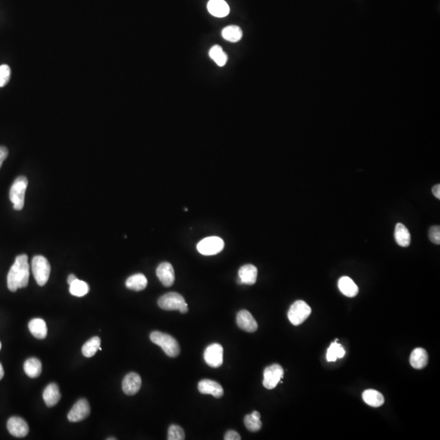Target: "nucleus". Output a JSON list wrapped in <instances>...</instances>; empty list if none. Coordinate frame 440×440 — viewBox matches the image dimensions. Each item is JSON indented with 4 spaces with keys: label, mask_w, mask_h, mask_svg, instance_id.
Wrapping results in <instances>:
<instances>
[{
    "label": "nucleus",
    "mask_w": 440,
    "mask_h": 440,
    "mask_svg": "<svg viewBox=\"0 0 440 440\" xmlns=\"http://www.w3.org/2000/svg\"><path fill=\"white\" fill-rule=\"evenodd\" d=\"M30 278V266L28 256L21 254L16 258L8 274V288L12 292H16L18 288H26L28 285Z\"/></svg>",
    "instance_id": "f257e3e1"
},
{
    "label": "nucleus",
    "mask_w": 440,
    "mask_h": 440,
    "mask_svg": "<svg viewBox=\"0 0 440 440\" xmlns=\"http://www.w3.org/2000/svg\"><path fill=\"white\" fill-rule=\"evenodd\" d=\"M150 340L154 344L160 346L168 356L174 358L180 354V345L175 338L167 333L159 331L153 332L150 334Z\"/></svg>",
    "instance_id": "f03ea898"
},
{
    "label": "nucleus",
    "mask_w": 440,
    "mask_h": 440,
    "mask_svg": "<svg viewBox=\"0 0 440 440\" xmlns=\"http://www.w3.org/2000/svg\"><path fill=\"white\" fill-rule=\"evenodd\" d=\"M159 308L165 311H179L181 313L188 312V304L180 294L171 292L163 295L158 302Z\"/></svg>",
    "instance_id": "7ed1b4c3"
},
{
    "label": "nucleus",
    "mask_w": 440,
    "mask_h": 440,
    "mask_svg": "<svg viewBox=\"0 0 440 440\" xmlns=\"http://www.w3.org/2000/svg\"><path fill=\"white\" fill-rule=\"evenodd\" d=\"M27 186H28V180L25 176H20L17 178L12 185L9 197L13 202V208L16 210H21L23 209Z\"/></svg>",
    "instance_id": "20e7f679"
},
{
    "label": "nucleus",
    "mask_w": 440,
    "mask_h": 440,
    "mask_svg": "<svg viewBox=\"0 0 440 440\" xmlns=\"http://www.w3.org/2000/svg\"><path fill=\"white\" fill-rule=\"evenodd\" d=\"M32 272L34 279L39 286L45 285L49 279L51 266L45 257L42 255L34 256L32 259Z\"/></svg>",
    "instance_id": "39448f33"
},
{
    "label": "nucleus",
    "mask_w": 440,
    "mask_h": 440,
    "mask_svg": "<svg viewBox=\"0 0 440 440\" xmlns=\"http://www.w3.org/2000/svg\"><path fill=\"white\" fill-rule=\"evenodd\" d=\"M312 313V309L307 303L298 300L291 305L288 312V318L292 325L298 326L304 322Z\"/></svg>",
    "instance_id": "423d86ee"
},
{
    "label": "nucleus",
    "mask_w": 440,
    "mask_h": 440,
    "mask_svg": "<svg viewBox=\"0 0 440 440\" xmlns=\"http://www.w3.org/2000/svg\"><path fill=\"white\" fill-rule=\"evenodd\" d=\"M225 242L218 237H209L197 244L198 252L203 255H214L222 251Z\"/></svg>",
    "instance_id": "0eeeda50"
},
{
    "label": "nucleus",
    "mask_w": 440,
    "mask_h": 440,
    "mask_svg": "<svg viewBox=\"0 0 440 440\" xmlns=\"http://www.w3.org/2000/svg\"><path fill=\"white\" fill-rule=\"evenodd\" d=\"M284 376V370L279 364H272L266 368L263 372V387L268 390H272L277 386L278 383Z\"/></svg>",
    "instance_id": "6e6552de"
},
{
    "label": "nucleus",
    "mask_w": 440,
    "mask_h": 440,
    "mask_svg": "<svg viewBox=\"0 0 440 440\" xmlns=\"http://www.w3.org/2000/svg\"><path fill=\"white\" fill-rule=\"evenodd\" d=\"M224 349L218 343H213L206 347L204 352L205 363L212 368H218L222 365Z\"/></svg>",
    "instance_id": "1a4fd4ad"
},
{
    "label": "nucleus",
    "mask_w": 440,
    "mask_h": 440,
    "mask_svg": "<svg viewBox=\"0 0 440 440\" xmlns=\"http://www.w3.org/2000/svg\"><path fill=\"white\" fill-rule=\"evenodd\" d=\"M91 408L89 403L85 399L79 400L75 403L68 414V420L70 422H79L83 421L90 414Z\"/></svg>",
    "instance_id": "9d476101"
},
{
    "label": "nucleus",
    "mask_w": 440,
    "mask_h": 440,
    "mask_svg": "<svg viewBox=\"0 0 440 440\" xmlns=\"http://www.w3.org/2000/svg\"><path fill=\"white\" fill-rule=\"evenodd\" d=\"M7 427L12 435L22 438L27 435L29 433V425L26 421L19 417H13L9 418Z\"/></svg>",
    "instance_id": "9b49d317"
},
{
    "label": "nucleus",
    "mask_w": 440,
    "mask_h": 440,
    "mask_svg": "<svg viewBox=\"0 0 440 440\" xmlns=\"http://www.w3.org/2000/svg\"><path fill=\"white\" fill-rule=\"evenodd\" d=\"M141 378L136 373H130L122 381V391L126 395H134L141 387Z\"/></svg>",
    "instance_id": "f8f14e48"
},
{
    "label": "nucleus",
    "mask_w": 440,
    "mask_h": 440,
    "mask_svg": "<svg viewBox=\"0 0 440 440\" xmlns=\"http://www.w3.org/2000/svg\"><path fill=\"white\" fill-rule=\"evenodd\" d=\"M156 274L158 279L164 286H171L175 282V271L170 263L165 262L161 263L157 268Z\"/></svg>",
    "instance_id": "ddd939ff"
},
{
    "label": "nucleus",
    "mask_w": 440,
    "mask_h": 440,
    "mask_svg": "<svg viewBox=\"0 0 440 440\" xmlns=\"http://www.w3.org/2000/svg\"><path fill=\"white\" fill-rule=\"evenodd\" d=\"M237 323L240 329L248 333H254L258 329V323L248 311L242 310L238 312Z\"/></svg>",
    "instance_id": "4468645a"
},
{
    "label": "nucleus",
    "mask_w": 440,
    "mask_h": 440,
    "mask_svg": "<svg viewBox=\"0 0 440 440\" xmlns=\"http://www.w3.org/2000/svg\"><path fill=\"white\" fill-rule=\"evenodd\" d=\"M238 283L239 284L252 285L255 284L258 276V269L252 264L242 266L238 271Z\"/></svg>",
    "instance_id": "2eb2a0df"
},
{
    "label": "nucleus",
    "mask_w": 440,
    "mask_h": 440,
    "mask_svg": "<svg viewBox=\"0 0 440 440\" xmlns=\"http://www.w3.org/2000/svg\"><path fill=\"white\" fill-rule=\"evenodd\" d=\"M198 390L201 394L211 395L215 398H221L224 395L222 386L217 382L204 379L198 383Z\"/></svg>",
    "instance_id": "dca6fc26"
},
{
    "label": "nucleus",
    "mask_w": 440,
    "mask_h": 440,
    "mask_svg": "<svg viewBox=\"0 0 440 440\" xmlns=\"http://www.w3.org/2000/svg\"><path fill=\"white\" fill-rule=\"evenodd\" d=\"M207 9L212 16L216 17H225L229 15L230 9L225 0H209Z\"/></svg>",
    "instance_id": "f3484780"
},
{
    "label": "nucleus",
    "mask_w": 440,
    "mask_h": 440,
    "mask_svg": "<svg viewBox=\"0 0 440 440\" xmlns=\"http://www.w3.org/2000/svg\"><path fill=\"white\" fill-rule=\"evenodd\" d=\"M43 400L47 407H53L60 400L59 387L56 383H51L46 387L43 394Z\"/></svg>",
    "instance_id": "a211bd4d"
},
{
    "label": "nucleus",
    "mask_w": 440,
    "mask_h": 440,
    "mask_svg": "<svg viewBox=\"0 0 440 440\" xmlns=\"http://www.w3.org/2000/svg\"><path fill=\"white\" fill-rule=\"evenodd\" d=\"M338 288L346 297L353 298L359 293V288L352 279L348 276H342L338 280Z\"/></svg>",
    "instance_id": "6ab92c4d"
},
{
    "label": "nucleus",
    "mask_w": 440,
    "mask_h": 440,
    "mask_svg": "<svg viewBox=\"0 0 440 440\" xmlns=\"http://www.w3.org/2000/svg\"><path fill=\"white\" fill-rule=\"evenodd\" d=\"M410 363L416 370H421L428 363V354L424 348H416L410 355Z\"/></svg>",
    "instance_id": "aec40b11"
},
{
    "label": "nucleus",
    "mask_w": 440,
    "mask_h": 440,
    "mask_svg": "<svg viewBox=\"0 0 440 440\" xmlns=\"http://www.w3.org/2000/svg\"><path fill=\"white\" fill-rule=\"evenodd\" d=\"M29 329L33 336L39 339H44L47 337V328L43 319H33L29 323Z\"/></svg>",
    "instance_id": "412c9836"
},
{
    "label": "nucleus",
    "mask_w": 440,
    "mask_h": 440,
    "mask_svg": "<svg viewBox=\"0 0 440 440\" xmlns=\"http://www.w3.org/2000/svg\"><path fill=\"white\" fill-rule=\"evenodd\" d=\"M362 397H363V401L365 402L368 405L374 407V408L382 406L385 402L383 395L379 391H375V390H366V391H363Z\"/></svg>",
    "instance_id": "4be33fe9"
},
{
    "label": "nucleus",
    "mask_w": 440,
    "mask_h": 440,
    "mask_svg": "<svg viewBox=\"0 0 440 440\" xmlns=\"http://www.w3.org/2000/svg\"><path fill=\"white\" fill-rule=\"evenodd\" d=\"M395 239L399 246L408 247L411 243L410 233L403 224H397L395 229Z\"/></svg>",
    "instance_id": "5701e85b"
},
{
    "label": "nucleus",
    "mask_w": 440,
    "mask_h": 440,
    "mask_svg": "<svg viewBox=\"0 0 440 440\" xmlns=\"http://www.w3.org/2000/svg\"><path fill=\"white\" fill-rule=\"evenodd\" d=\"M148 280L143 274L138 273L130 276L126 280V286L134 291H141L147 287Z\"/></svg>",
    "instance_id": "b1692460"
},
{
    "label": "nucleus",
    "mask_w": 440,
    "mask_h": 440,
    "mask_svg": "<svg viewBox=\"0 0 440 440\" xmlns=\"http://www.w3.org/2000/svg\"><path fill=\"white\" fill-rule=\"evenodd\" d=\"M24 370L30 378H38L42 373V363L37 358H30L24 363Z\"/></svg>",
    "instance_id": "393cba45"
},
{
    "label": "nucleus",
    "mask_w": 440,
    "mask_h": 440,
    "mask_svg": "<svg viewBox=\"0 0 440 440\" xmlns=\"http://www.w3.org/2000/svg\"><path fill=\"white\" fill-rule=\"evenodd\" d=\"M260 417V413L257 411H254L251 414L246 415L244 419V423L248 430L251 432L259 431L262 427Z\"/></svg>",
    "instance_id": "a878e982"
},
{
    "label": "nucleus",
    "mask_w": 440,
    "mask_h": 440,
    "mask_svg": "<svg viewBox=\"0 0 440 440\" xmlns=\"http://www.w3.org/2000/svg\"><path fill=\"white\" fill-rule=\"evenodd\" d=\"M222 36L225 40L237 43L242 38V29L237 26H229L222 30Z\"/></svg>",
    "instance_id": "bb28decb"
},
{
    "label": "nucleus",
    "mask_w": 440,
    "mask_h": 440,
    "mask_svg": "<svg viewBox=\"0 0 440 440\" xmlns=\"http://www.w3.org/2000/svg\"><path fill=\"white\" fill-rule=\"evenodd\" d=\"M101 338L99 337H93L90 340H88L82 348V352L84 356L90 358L96 355L99 347L101 346Z\"/></svg>",
    "instance_id": "cd10ccee"
},
{
    "label": "nucleus",
    "mask_w": 440,
    "mask_h": 440,
    "mask_svg": "<svg viewBox=\"0 0 440 440\" xmlns=\"http://www.w3.org/2000/svg\"><path fill=\"white\" fill-rule=\"evenodd\" d=\"M89 289L90 288L88 283L79 279H76L73 283L69 284V292L71 295L76 297H84L88 294Z\"/></svg>",
    "instance_id": "c85d7f7f"
},
{
    "label": "nucleus",
    "mask_w": 440,
    "mask_h": 440,
    "mask_svg": "<svg viewBox=\"0 0 440 440\" xmlns=\"http://www.w3.org/2000/svg\"><path fill=\"white\" fill-rule=\"evenodd\" d=\"M345 354L346 351L344 348L342 347V345L338 344V340H335V342H333L328 349L326 359L329 362L336 361L338 358H342L344 356Z\"/></svg>",
    "instance_id": "c756f323"
},
{
    "label": "nucleus",
    "mask_w": 440,
    "mask_h": 440,
    "mask_svg": "<svg viewBox=\"0 0 440 440\" xmlns=\"http://www.w3.org/2000/svg\"><path fill=\"white\" fill-rule=\"evenodd\" d=\"M209 57L214 60L218 66H225L228 61V56L225 51H223L222 47L218 45L212 47L209 50Z\"/></svg>",
    "instance_id": "7c9ffc66"
},
{
    "label": "nucleus",
    "mask_w": 440,
    "mask_h": 440,
    "mask_svg": "<svg viewBox=\"0 0 440 440\" xmlns=\"http://www.w3.org/2000/svg\"><path fill=\"white\" fill-rule=\"evenodd\" d=\"M185 438L184 429L177 425H171L168 430V440H184Z\"/></svg>",
    "instance_id": "2f4dec72"
},
{
    "label": "nucleus",
    "mask_w": 440,
    "mask_h": 440,
    "mask_svg": "<svg viewBox=\"0 0 440 440\" xmlns=\"http://www.w3.org/2000/svg\"><path fill=\"white\" fill-rule=\"evenodd\" d=\"M11 78V68L8 64L0 66V88L5 87Z\"/></svg>",
    "instance_id": "473e14b6"
},
{
    "label": "nucleus",
    "mask_w": 440,
    "mask_h": 440,
    "mask_svg": "<svg viewBox=\"0 0 440 440\" xmlns=\"http://www.w3.org/2000/svg\"><path fill=\"white\" fill-rule=\"evenodd\" d=\"M429 240L436 245L440 244V228L439 226H433L429 229Z\"/></svg>",
    "instance_id": "72a5a7b5"
},
{
    "label": "nucleus",
    "mask_w": 440,
    "mask_h": 440,
    "mask_svg": "<svg viewBox=\"0 0 440 440\" xmlns=\"http://www.w3.org/2000/svg\"><path fill=\"white\" fill-rule=\"evenodd\" d=\"M225 439L241 440L242 439V437H241V435H240L237 431H235V430H229V431L227 432L226 434H225Z\"/></svg>",
    "instance_id": "f704fd0d"
},
{
    "label": "nucleus",
    "mask_w": 440,
    "mask_h": 440,
    "mask_svg": "<svg viewBox=\"0 0 440 440\" xmlns=\"http://www.w3.org/2000/svg\"><path fill=\"white\" fill-rule=\"evenodd\" d=\"M8 155H9V150H7V148L0 146V168L2 167L5 159L8 158Z\"/></svg>",
    "instance_id": "c9c22d12"
},
{
    "label": "nucleus",
    "mask_w": 440,
    "mask_h": 440,
    "mask_svg": "<svg viewBox=\"0 0 440 440\" xmlns=\"http://www.w3.org/2000/svg\"><path fill=\"white\" fill-rule=\"evenodd\" d=\"M432 192L434 193V197H437L438 199H440V185L439 184H436L434 185V188L432 189Z\"/></svg>",
    "instance_id": "e433bc0d"
},
{
    "label": "nucleus",
    "mask_w": 440,
    "mask_h": 440,
    "mask_svg": "<svg viewBox=\"0 0 440 440\" xmlns=\"http://www.w3.org/2000/svg\"><path fill=\"white\" fill-rule=\"evenodd\" d=\"M76 279H78L77 276L74 275V274H71L69 275L68 277V280H67V282H68V284H70L71 283H73Z\"/></svg>",
    "instance_id": "4c0bfd02"
},
{
    "label": "nucleus",
    "mask_w": 440,
    "mask_h": 440,
    "mask_svg": "<svg viewBox=\"0 0 440 440\" xmlns=\"http://www.w3.org/2000/svg\"><path fill=\"white\" fill-rule=\"evenodd\" d=\"M4 376H5V370H4L2 364L0 363V380L4 378Z\"/></svg>",
    "instance_id": "58836bf2"
},
{
    "label": "nucleus",
    "mask_w": 440,
    "mask_h": 440,
    "mask_svg": "<svg viewBox=\"0 0 440 440\" xmlns=\"http://www.w3.org/2000/svg\"><path fill=\"white\" fill-rule=\"evenodd\" d=\"M107 439L108 440H115L116 438H108Z\"/></svg>",
    "instance_id": "ea45409f"
},
{
    "label": "nucleus",
    "mask_w": 440,
    "mask_h": 440,
    "mask_svg": "<svg viewBox=\"0 0 440 440\" xmlns=\"http://www.w3.org/2000/svg\"><path fill=\"white\" fill-rule=\"evenodd\" d=\"M1 347H2V344H1V342H0V350H1Z\"/></svg>",
    "instance_id": "a19ab883"
}]
</instances>
